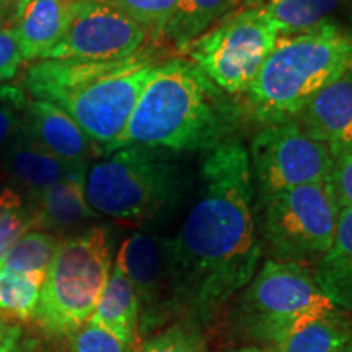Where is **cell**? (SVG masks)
<instances>
[{
  "mask_svg": "<svg viewBox=\"0 0 352 352\" xmlns=\"http://www.w3.org/2000/svg\"><path fill=\"white\" fill-rule=\"evenodd\" d=\"M182 173L160 148L127 145L88 165L87 202L96 214L124 222H145L173 206Z\"/></svg>",
  "mask_w": 352,
  "mask_h": 352,
  "instance_id": "5",
  "label": "cell"
},
{
  "mask_svg": "<svg viewBox=\"0 0 352 352\" xmlns=\"http://www.w3.org/2000/svg\"><path fill=\"white\" fill-rule=\"evenodd\" d=\"M21 2H23V0H0V10H7V8H10L12 12H15L16 7H19Z\"/></svg>",
  "mask_w": 352,
  "mask_h": 352,
  "instance_id": "35",
  "label": "cell"
},
{
  "mask_svg": "<svg viewBox=\"0 0 352 352\" xmlns=\"http://www.w3.org/2000/svg\"><path fill=\"white\" fill-rule=\"evenodd\" d=\"M280 36L279 28L256 7L232 12L183 52L230 96L245 95Z\"/></svg>",
  "mask_w": 352,
  "mask_h": 352,
  "instance_id": "8",
  "label": "cell"
},
{
  "mask_svg": "<svg viewBox=\"0 0 352 352\" xmlns=\"http://www.w3.org/2000/svg\"><path fill=\"white\" fill-rule=\"evenodd\" d=\"M13 195H15V189H13L12 186L0 189V212H2L3 208L8 204V201L12 199Z\"/></svg>",
  "mask_w": 352,
  "mask_h": 352,
  "instance_id": "33",
  "label": "cell"
},
{
  "mask_svg": "<svg viewBox=\"0 0 352 352\" xmlns=\"http://www.w3.org/2000/svg\"><path fill=\"white\" fill-rule=\"evenodd\" d=\"M12 328L13 327H8V324H6L2 320H0V352H2L3 346H6V342L8 340V336H10Z\"/></svg>",
  "mask_w": 352,
  "mask_h": 352,
  "instance_id": "34",
  "label": "cell"
},
{
  "mask_svg": "<svg viewBox=\"0 0 352 352\" xmlns=\"http://www.w3.org/2000/svg\"><path fill=\"white\" fill-rule=\"evenodd\" d=\"M59 241L52 233L33 228L8 250L0 261V270L25 276L43 285Z\"/></svg>",
  "mask_w": 352,
  "mask_h": 352,
  "instance_id": "23",
  "label": "cell"
},
{
  "mask_svg": "<svg viewBox=\"0 0 352 352\" xmlns=\"http://www.w3.org/2000/svg\"><path fill=\"white\" fill-rule=\"evenodd\" d=\"M124 13L135 23H139L148 38H164L166 25L178 6V0H101Z\"/></svg>",
  "mask_w": 352,
  "mask_h": 352,
  "instance_id": "25",
  "label": "cell"
},
{
  "mask_svg": "<svg viewBox=\"0 0 352 352\" xmlns=\"http://www.w3.org/2000/svg\"><path fill=\"white\" fill-rule=\"evenodd\" d=\"M70 0H23L10 26L25 63H38L60 41L69 21Z\"/></svg>",
  "mask_w": 352,
  "mask_h": 352,
  "instance_id": "17",
  "label": "cell"
},
{
  "mask_svg": "<svg viewBox=\"0 0 352 352\" xmlns=\"http://www.w3.org/2000/svg\"><path fill=\"white\" fill-rule=\"evenodd\" d=\"M240 2L241 0H178L164 38L178 51H184L192 41L226 19Z\"/></svg>",
  "mask_w": 352,
  "mask_h": 352,
  "instance_id": "22",
  "label": "cell"
},
{
  "mask_svg": "<svg viewBox=\"0 0 352 352\" xmlns=\"http://www.w3.org/2000/svg\"><path fill=\"white\" fill-rule=\"evenodd\" d=\"M352 0H245L274 21L280 34H297L323 25H341L338 19L351 8Z\"/></svg>",
  "mask_w": 352,
  "mask_h": 352,
  "instance_id": "21",
  "label": "cell"
},
{
  "mask_svg": "<svg viewBox=\"0 0 352 352\" xmlns=\"http://www.w3.org/2000/svg\"><path fill=\"white\" fill-rule=\"evenodd\" d=\"M113 270V236L96 226L60 240L34 320L51 334L77 333L94 315Z\"/></svg>",
  "mask_w": 352,
  "mask_h": 352,
  "instance_id": "6",
  "label": "cell"
},
{
  "mask_svg": "<svg viewBox=\"0 0 352 352\" xmlns=\"http://www.w3.org/2000/svg\"><path fill=\"white\" fill-rule=\"evenodd\" d=\"M0 170L13 183V189L32 197L60 182L76 168H69L39 145L20 121L0 157Z\"/></svg>",
  "mask_w": 352,
  "mask_h": 352,
  "instance_id": "15",
  "label": "cell"
},
{
  "mask_svg": "<svg viewBox=\"0 0 352 352\" xmlns=\"http://www.w3.org/2000/svg\"><path fill=\"white\" fill-rule=\"evenodd\" d=\"M202 182V195L178 235L166 240L168 305L191 321H209L252 283L263 246L243 145L230 140L210 151Z\"/></svg>",
  "mask_w": 352,
  "mask_h": 352,
  "instance_id": "1",
  "label": "cell"
},
{
  "mask_svg": "<svg viewBox=\"0 0 352 352\" xmlns=\"http://www.w3.org/2000/svg\"><path fill=\"white\" fill-rule=\"evenodd\" d=\"M134 352H206V346L192 323H179L140 342Z\"/></svg>",
  "mask_w": 352,
  "mask_h": 352,
  "instance_id": "27",
  "label": "cell"
},
{
  "mask_svg": "<svg viewBox=\"0 0 352 352\" xmlns=\"http://www.w3.org/2000/svg\"><path fill=\"white\" fill-rule=\"evenodd\" d=\"M26 94L21 87L0 85V157L20 126Z\"/></svg>",
  "mask_w": 352,
  "mask_h": 352,
  "instance_id": "28",
  "label": "cell"
},
{
  "mask_svg": "<svg viewBox=\"0 0 352 352\" xmlns=\"http://www.w3.org/2000/svg\"><path fill=\"white\" fill-rule=\"evenodd\" d=\"M245 113L243 103L220 90L196 64L175 57L157 65L124 131L104 155L127 145L214 151L230 142Z\"/></svg>",
  "mask_w": 352,
  "mask_h": 352,
  "instance_id": "2",
  "label": "cell"
},
{
  "mask_svg": "<svg viewBox=\"0 0 352 352\" xmlns=\"http://www.w3.org/2000/svg\"><path fill=\"white\" fill-rule=\"evenodd\" d=\"M160 64L151 52L120 60H38L21 78L30 98L67 113L96 151L107 153L129 121L144 87Z\"/></svg>",
  "mask_w": 352,
  "mask_h": 352,
  "instance_id": "3",
  "label": "cell"
},
{
  "mask_svg": "<svg viewBox=\"0 0 352 352\" xmlns=\"http://www.w3.org/2000/svg\"><path fill=\"white\" fill-rule=\"evenodd\" d=\"M297 122L331 153L352 147V69L324 87L307 104Z\"/></svg>",
  "mask_w": 352,
  "mask_h": 352,
  "instance_id": "14",
  "label": "cell"
},
{
  "mask_svg": "<svg viewBox=\"0 0 352 352\" xmlns=\"http://www.w3.org/2000/svg\"><path fill=\"white\" fill-rule=\"evenodd\" d=\"M352 69V32L329 23L280 34L246 90L245 111L264 124L297 121L316 95Z\"/></svg>",
  "mask_w": 352,
  "mask_h": 352,
  "instance_id": "4",
  "label": "cell"
},
{
  "mask_svg": "<svg viewBox=\"0 0 352 352\" xmlns=\"http://www.w3.org/2000/svg\"><path fill=\"white\" fill-rule=\"evenodd\" d=\"M113 334L126 347L135 349L140 344V302L134 285L116 263L101 292L94 315L88 320Z\"/></svg>",
  "mask_w": 352,
  "mask_h": 352,
  "instance_id": "18",
  "label": "cell"
},
{
  "mask_svg": "<svg viewBox=\"0 0 352 352\" xmlns=\"http://www.w3.org/2000/svg\"><path fill=\"white\" fill-rule=\"evenodd\" d=\"M2 352H39L38 342L25 336L20 327H13Z\"/></svg>",
  "mask_w": 352,
  "mask_h": 352,
  "instance_id": "32",
  "label": "cell"
},
{
  "mask_svg": "<svg viewBox=\"0 0 352 352\" xmlns=\"http://www.w3.org/2000/svg\"><path fill=\"white\" fill-rule=\"evenodd\" d=\"M233 352H266V351L258 349V347H245V349H239V351H233Z\"/></svg>",
  "mask_w": 352,
  "mask_h": 352,
  "instance_id": "36",
  "label": "cell"
},
{
  "mask_svg": "<svg viewBox=\"0 0 352 352\" xmlns=\"http://www.w3.org/2000/svg\"><path fill=\"white\" fill-rule=\"evenodd\" d=\"M274 346L277 352H352V320L341 308L307 316Z\"/></svg>",
  "mask_w": 352,
  "mask_h": 352,
  "instance_id": "19",
  "label": "cell"
},
{
  "mask_svg": "<svg viewBox=\"0 0 352 352\" xmlns=\"http://www.w3.org/2000/svg\"><path fill=\"white\" fill-rule=\"evenodd\" d=\"M303 264L264 263L241 296V321L250 334L276 344L294 324L311 315L336 310Z\"/></svg>",
  "mask_w": 352,
  "mask_h": 352,
  "instance_id": "9",
  "label": "cell"
},
{
  "mask_svg": "<svg viewBox=\"0 0 352 352\" xmlns=\"http://www.w3.org/2000/svg\"><path fill=\"white\" fill-rule=\"evenodd\" d=\"M30 230H33L32 208L25 196L15 189V195L0 212V261L8 250Z\"/></svg>",
  "mask_w": 352,
  "mask_h": 352,
  "instance_id": "26",
  "label": "cell"
},
{
  "mask_svg": "<svg viewBox=\"0 0 352 352\" xmlns=\"http://www.w3.org/2000/svg\"><path fill=\"white\" fill-rule=\"evenodd\" d=\"M21 124L39 145L69 168L88 166V158L96 147L77 122L59 107L50 101L26 100Z\"/></svg>",
  "mask_w": 352,
  "mask_h": 352,
  "instance_id": "13",
  "label": "cell"
},
{
  "mask_svg": "<svg viewBox=\"0 0 352 352\" xmlns=\"http://www.w3.org/2000/svg\"><path fill=\"white\" fill-rule=\"evenodd\" d=\"M340 210L329 179L259 196V241L274 261H318L333 245Z\"/></svg>",
  "mask_w": 352,
  "mask_h": 352,
  "instance_id": "7",
  "label": "cell"
},
{
  "mask_svg": "<svg viewBox=\"0 0 352 352\" xmlns=\"http://www.w3.org/2000/svg\"><path fill=\"white\" fill-rule=\"evenodd\" d=\"M74 352H127V347L98 324L87 321L74 338Z\"/></svg>",
  "mask_w": 352,
  "mask_h": 352,
  "instance_id": "29",
  "label": "cell"
},
{
  "mask_svg": "<svg viewBox=\"0 0 352 352\" xmlns=\"http://www.w3.org/2000/svg\"><path fill=\"white\" fill-rule=\"evenodd\" d=\"M87 168H76L60 182L36 196L28 197L33 214V228L43 232H65L98 217L85 196Z\"/></svg>",
  "mask_w": 352,
  "mask_h": 352,
  "instance_id": "16",
  "label": "cell"
},
{
  "mask_svg": "<svg viewBox=\"0 0 352 352\" xmlns=\"http://www.w3.org/2000/svg\"><path fill=\"white\" fill-rule=\"evenodd\" d=\"M315 279L334 305L352 311V208H342L333 245L315 264Z\"/></svg>",
  "mask_w": 352,
  "mask_h": 352,
  "instance_id": "20",
  "label": "cell"
},
{
  "mask_svg": "<svg viewBox=\"0 0 352 352\" xmlns=\"http://www.w3.org/2000/svg\"><path fill=\"white\" fill-rule=\"evenodd\" d=\"M329 182L340 208H352V147L334 152Z\"/></svg>",
  "mask_w": 352,
  "mask_h": 352,
  "instance_id": "30",
  "label": "cell"
},
{
  "mask_svg": "<svg viewBox=\"0 0 352 352\" xmlns=\"http://www.w3.org/2000/svg\"><path fill=\"white\" fill-rule=\"evenodd\" d=\"M148 33L101 0H70L60 41L43 60H120L144 50Z\"/></svg>",
  "mask_w": 352,
  "mask_h": 352,
  "instance_id": "11",
  "label": "cell"
},
{
  "mask_svg": "<svg viewBox=\"0 0 352 352\" xmlns=\"http://www.w3.org/2000/svg\"><path fill=\"white\" fill-rule=\"evenodd\" d=\"M248 157L258 197L328 182L331 176L329 148L310 138L297 121L264 124L252 140Z\"/></svg>",
  "mask_w": 352,
  "mask_h": 352,
  "instance_id": "10",
  "label": "cell"
},
{
  "mask_svg": "<svg viewBox=\"0 0 352 352\" xmlns=\"http://www.w3.org/2000/svg\"><path fill=\"white\" fill-rule=\"evenodd\" d=\"M41 284L28 277L0 270V311L20 320L34 318L41 297Z\"/></svg>",
  "mask_w": 352,
  "mask_h": 352,
  "instance_id": "24",
  "label": "cell"
},
{
  "mask_svg": "<svg viewBox=\"0 0 352 352\" xmlns=\"http://www.w3.org/2000/svg\"><path fill=\"white\" fill-rule=\"evenodd\" d=\"M134 285L140 302V327H152L168 305V254L166 240L138 232L122 241L116 261Z\"/></svg>",
  "mask_w": 352,
  "mask_h": 352,
  "instance_id": "12",
  "label": "cell"
},
{
  "mask_svg": "<svg viewBox=\"0 0 352 352\" xmlns=\"http://www.w3.org/2000/svg\"><path fill=\"white\" fill-rule=\"evenodd\" d=\"M20 46L12 28H0V83L12 80L23 65Z\"/></svg>",
  "mask_w": 352,
  "mask_h": 352,
  "instance_id": "31",
  "label": "cell"
}]
</instances>
